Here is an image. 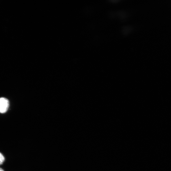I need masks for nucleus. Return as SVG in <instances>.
Wrapping results in <instances>:
<instances>
[{
  "instance_id": "f257e3e1",
  "label": "nucleus",
  "mask_w": 171,
  "mask_h": 171,
  "mask_svg": "<svg viewBox=\"0 0 171 171\" xmlns=\"http://www.w3.org/2000/svg\"><path fill=\"white\" fill-rule=\"evenodd\" d=\"M9 106V102L5 98H0V113L4 114L8 110Z\"/></svg>"
},
{
  "instance_id": "f03ea898",
  "label": "nucleus",
  "mask_w": 171,
  "mask_h": 171,
  "mask_svg": "<svg viewBox=\"0 0 171 171\" xmlns=\"http://www.w3.org/2000/svg\"><path fill=\"white\" fill-rule=\"evenodd\" d=\"M5 160V157L1 153H0V165L3 164Z\"/></svg>"
},
{
  "instance_id": "7ed1b4c3",
  "label": "nucleus",
  "mask_w": 171,
  "mask_h": 171,
  "mask_svg": "<svg viewBox=\"0 0 171 171\" xmlns=\"http://www.w3.org/2000/svg\"><path fill=\"white\" fill-rule=\"evenodd\" d=\"M0 171H4V170L0 168Z\"/></svg>"
}]
</instances>
